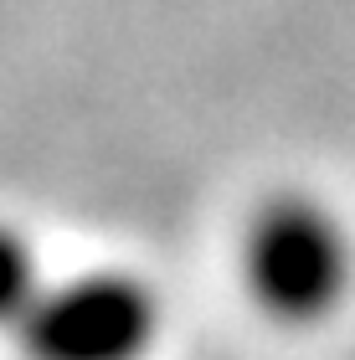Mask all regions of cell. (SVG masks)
<instances>
[{
  "label": "cell",
  "instance_id": "cell-2",
  "mask_svg": "<svg viewBox=\"0 0 355 360\" xmlns=\"http://www.w3.org/2000/svg\"><path fill=\"white\" fill-rule=\"evenodd\" d=\"M26 360H144L160 335V299L119 268L46 283L21 330Z\"/></svg>",
  "mask_w": 355,
  "mask_h": 360
},
{
  "label": "cell",
  "instance_id": "cell-3",
  "mask_svg": "<svg viewBox=\"0 0 355 360\" xmlns=\"http://www.w3.org/2000/svg\"><path fill=\"white\" fill-rule=\"evenodd\" d=\"M41 293L46 283H41V263L31 252V242L15 226H0V330H21Z\"/></svg>",
  "mask_w": 355,
  "mask_h": 360
},
{
  "label": "cell",
  "instance_id": "cell-1",
  "mask_svg": "<svg viewBox=\"0 0 355 360\" xmlns=\"http://www.w3.org/2000/svg\"><path fill=\"white\" fill-rule=\"evenodd\" d=\"M350 237L309 195H273L242 237L252 304L278 324H319L350 293Z\"/></svg>",
  "mask_w": 355,
  "mask_h": 360
}]
</instances>
